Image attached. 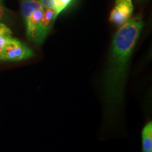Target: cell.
Here are the masks:
<instances>
[{"mask_svg": "<svg viewBox=\"0 0 152 152\" xmlns=\"http://www.w3.org/2000/svg\"><path fill=\"white\" fill-rule=\"evenodd\" d=\"M141 16L130 18L114 35L104 80V104L108 120L116 117L123 104L129 61L143 28Z\"/></svg>", "mask_w": 152, "mask_h": 152, "instance_id": "obj_1", "label": "cell"}, {"mask_svg": "<svg viewBox=\"0 0 152 152\" xmlns=\"http://www.w3.org/2000/svg\"><path fill=\"white\" fill-rule=\"evenodd\" d=\"M33 55L34 53L31 49L12 37L3 48L1 60L18 61L31 58Z\"/></svg>", "mask_w": 152, "mask_h": 152, "instance_id": "obj_2", "label": "cell"}, {"mask_svg": "<svg viewBox=\"0 0 152 152\" xmlns=\"http://www.w3.org/2000/svg\"><path fill=\"white\" fill-rule=\"evenodd\" d=\"M133 12L132 0H115V6L109 16V21L121 26L130 20Z\"/></svg>", "mask_w": 152, "mask_h": 152, "instance_id": "obj_3", "label": "cell"}, {"mask_svg": "<svg viewBox=\"0 0 152 152\" xmlns=\"http://www.w3.org/2000/svg\"><path fill=\"white\" fill-rule=\"evenodd\" d=\"M58 16L54 8H47L44 9L43 16L42 18L40 24L35 34L33 42L36 45H39L43 43L47 36L54 26L55 20Z\"/></svg>", "mask_w": 152, "mask_h": 152, "instance_id": "obj_4", "label": "cell"}, {"mask_svg": "<svg viewBox=\"0 0 152 152\" xmlns=\"http://www.w3.org/2000/svg\"><path fill=\"white\" fill-rule=\"evenodd\" d=\"M44 9H37L34 11L28 20L25 22L26 26V34L27 37L30 40L33 41L37 33L39 24H40L42 18L43 16Z\"/></svg>", "mask_w": 152, "mask_h": 152, "instance_id": "obj_5", "label": "cell"}, {"mask_svg": "<svg viewBox=\"0 0 152 152\" xmlns=\"http://www.w3.org/2000/svg\"><path fill=\"white\" fill-rule=\"evenodd\" d=\"M43 8L39 0H21L20 1V11L25 22L34 11Z\"/></svg>", "mask_w": 152, "mask_h": 152, "instance_id": "obj_6", "label": "cell"}, {"mask_svg": "<svg viewBox=\"0 0 152 152\" xmlns=\"http://www.w3.org/2000/svg\"><path fill=\"white\" fill-rule=\"evenodd\" d=\"M142 152H152V123L145 125L142 132Z\"/></svg>", "mask_w": 152, "mask_h": 152, "instance_id": "obj_7", "label": "cell"}, {"mask_svg": "<svg viewBox=\"0 0 152 152\" xmlns=\"http://www.w3.org/2000/svg\"><path fill=\"white\" fill-rule=\"evenodd\" d=\"M12 37L11 30L5 24L0 23V48L3 49Z\"/></svg>", "mask_w": 152, "mask_h": 152, "instance_id": "obj_8", "label": "cell"}, {"mask_svg": "<svg viewBox=\"0 0 152 152\" xmlns=\"http://www.w3.org/2000/svg\"><path fill=\"white\" fill-rule=\"evenodd\" d=\"M71 1L72 0H53V8L56 11V14L58 16L70 5Z\"/></svg>", "mask_w": 152, "mask_h": 152, "instance_id": "obj_9", "label": "cell"}, {"mask_svg": "<svg viewBox=\"0 0 152 152\" xmlns=\"http://www.w3.org/2000/svg\"><path fill=\"white\" fill-rule=\"evenodd\" d=\"M39 2L41 3L42 8H53V0H39Z\"/></svg>", "mask_w": 152, "mask_h": 152, "instance_id": "obj_10", "label": "cell"}, {"mask_svg": "<svg viewBox=\"0 0 152 152\" xmlns=\"http://www.w3.org/2000/svg\"><path fill=\"white\" fill-rule=\"evenodd\" d=\"M4 14H5L4 8L2 6L0 5V23H1V20H3L4 17Z\"/></svg>", "mask_w": 152, "mask_h": 152, "instance_id": "obj_11", "label": "cell"}, {"mask_svg": "<svg viewBox=\"0 0 152 152\" xmlns=\"http://www.w3.org/2000/svg\"><path fill=\"white\" fill-rule=\"evenodd\" d=\"M2 51H3V49L0 48V60H1V54H2Z\"/></svg>", "mask_w": 152, "mask_h": 152, "instance_id": "obj_12", "label": "cell"}]
</instances>
